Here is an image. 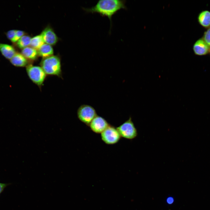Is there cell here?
<instances>
[{
  "label": "cell",
  "instance_id": "obj_7",
  "mask_svg": "<svg viewBox=\"0 0 210 210\" xmlns=\"http://www.w3.org/2000/svg\"><path fill=\"white\" fill-rule=\"evenodd\" d=\"M109 125L104 118L97 115L93 119L89 126L94 132L101 134Z\"/></svg>",
  "mask_w": 210,
  "mask_h": 210
},
{
  "label": "cell",
  "instance_id": "obj_13",
  "mask_svg": "<svg viewBox=\"0 0 210 210\" xmlns=\"http://www.w3.org/2000/svg\"><path fill=\"white\" fill-rule=\"evenodd\" d=\"M38 55L43 58H46L53 55L54 51L52 46L44 43L37 50Z\"/></svg>",
  "mask_w": 210,
  "mask_h": 210
},
{
  "label": "cell",
  "instance_id": "obj_1",
  "mask_svg": "<svg viewBox=\"0 0 210 210\" xmlns=\"http://www.w3.org/2000/svg\"><path fill=\"white\" fill-rule=\"evenodd\" d=\"M126 1L121 0H101L90 8H83L87 13H98L102 17H106L110 21V32L112 25V17L120 10H127Z\"/></svg>",
  "mask_w": 210,
  "mask_h": 210
},
{
  "label": "cell",
  "instance_id": "obj_8",
  "mask_svg": "<svg viewBox=\"0 0 210 210\" xmlns=\"http://www.w3.org/2000/svg\"><path fill=\"white\" fill-rule=\"evenodd\" d=\"M40 35L44 43L52 46L55 44L57 42V36L53 29L49 27L45 28Z\"/></svg>",
  "mask_w": 210,
  "mask_h": 210
},
{
  "label": "cell",
  "instance_id": "obj_3",
  "mask_svg": "<svg viewBox=\"0 0 210 210\" xmlns=\"http://www.w3.org/2000/svg\"><path fill=\"white\" fill-rule=\"evenodd\" d=\"M26 71L30 80L41 88L47 76L42 68L29 64L26 67Z\"/></svg>",
  "mask_w": 210,
  "mask_h": 210
},
{
  "label": "cell",
  "instance_id": "obj_19",
  "mask_svg": "<svg viewBox=\"0 0 210 210\" xmlns=\"http://www.w3.org/2000/svg\"><path fill=\"white\" fill-rule=\"evenodd\" d=\"M16 30L12 29L8 31L6 33L8 38L12 42L15 36Z\"/></svg>",
  "mask_w": 210,
  "mask_h": 210
},
{
  "label": "cell",
  "instance_id": "obj_21",
  "mask_svg": "<svg viewBox=\"0 0 210 210\" xmlns=\"http://www.w3.org/2000/svg\"><path fill=\"white\" fill-rule=\"evenodd\" d=\"M168 202L169 203H171L173 202V199L172 198H169L168 199Z\"/></svg>",
  "mask_w": 210,
  "mask_h": 210
},
{
  "label": "cell",
  "instance_id": "obj_6",
  "mask_svg": "<svg viewBox=\"0 0 210 210\" xmlns=\"http://www.w3.org/2000/svg\"><path fill=\"white\" fill-rule=\"evenodd\" d=\"M101 134L102 141L108 145L116 144L121 137L117 128L110 125Z\"/></svg>",
  "mask_w": 210,
  "mask_h": 210
},
{
  "label": "cell",
  "instance_id": "obj_5",
  "mask_svg": "<svg viewBox=\"0 0 210 210\" xmlns=\"http://www.w3.org/2000/svg\"><path fill=\"white\" fill-rule=\"evenodd\" d=\"M116 128L121 137L132 139L136 138L137 135V129L131 117Z\"/></svg>",
  "mask_w": 210,
  "mask_h": 210
},
{
  "label": "cell",
  "instance_id": "obj_11",
  "mask_svg": "<svg viewBox=\"0 0 210 210\" xmlns=\"http://www.w3.org/2000/svg\"><path fill=\"white\" fill-rule=\"evenodd\" d=\"M10 61L13 65L17 67H26L29 64L27 59L21 53L18 52L10 60Z\"/></svg>",
  "mask_w": 210,
  "mask_h": 210
},
{
  "label": "cell",
  "instance_id": "obj_2",
  "mask_svg": "<svg viewBox=\"0 0 210 210\" xmlns=\"http://www.w3.org/2000/svg\"><path fill=\"white\" fill-rule=\"evenodd\" d=\"M40 65L47 75L56 76L62 78L61 60L56 55L43 58Z\"/></svg>",
  "mask_w": 210,
  "mask_h": 210
},
{
  "label": "cell",
  "instance_id": "obj_16",
  "mask_svg": "<svg viewBox=\"0 0 210 210\" xmlns=\"http://www.w3.org/2000/svg\"><path fill=\"white\" fill-rule=\"evenodd\" d=\"M44 43L40 34L31 38L30 46L37 50Z\"/></svg>",
  "mask_w": 210,
  "mask_h": 210
},
{
  "label": "cell",
  "instance_id": "obj_12",
  "mask_svg": "<svg viewBox=\"0 0 210 210\" xmlns=\"http://www.w3.org/2000/svg\"><path fill=\"white\" fill-rule=\"evenodd\" d=\"M0 51L5 58L10 60L16 53L12 46L3 43H0Z\"/></svg>",
  "mask_w": 210,
  "mask_h": 210
},
{
  "label": "cell",
  "instance_id": "obj_17",
  "mask_svg": "<svg viewBox=\"0 0 210 210\" xmlns=\"http://www.w3.org/2000/svg\"><path fill=\"white\" fill-rule=\"evenodd\" d=\"M202 38L210 48V27L204 32Z\"/></svg>",
  "mask_w": 210,
  "mask_h": 210
},
{
  "label": "cell",
  "instance_id": "obj_18",
  "mask_svg": "<svg viewBox=\"0 0 210 210\" xmlns=\"http://www.w3.org/2000/svg\"><path fill=\"white\" fill-rule=\"evenodd\" d=\"M24 34L25 32L23 31L16 30L15 36L12 42L16 43L21 37L24 35Z\"/></svg>",
  "mask_w": 210,
  "mask_h": 210
},
{
  "label": "cell",
  "instance_id": "obj_9",
  "mask_svg": "<svg viewBox=\"0 0 210 210\" xmlns=\"http://www.w3.org/2000/svg\"><path fill=\"white\" fill-rule=\"evenodd\" d=\"M192 49L195 54L198 56L206 55L210 52L209 47L202 38L194 43Z\"/></svg>",
  "mask_w": 210,
  "mask_h": 210
},
{
  "label": "cell",
  "instance_id": "obj_14",
  "mask_svg": "<svg viewBox=\"0 0 210 210\" xmlns=\"http://www.w3.org/2000/svg\"><path fill=\"white\" fill-rule=\"evenodd\" d=\"M21 53L27 60H36L38 56L37 50L30 46L22 49Z\"/></svg>",
  "mask_w": 210,
  "mask_h": 210
},
{
  "label": "cell",
  "instance_id": "obj_20",
  "mask_svg": "<svg viewBox=\"0 0 210 210\" xmlns=\"http://www.w3.org/2000/svg\"><path fill=\"white\" fill-rule=\"evenodd\" d=\"M9 184V183H0V194L3 192L5 188Z\"/></svg>",
  "mask_w": 210,
  "mask_h": 210
},
{
  "label": "cell",
  "instance_id": "obj_22",
  "mask_svg": "<svg viewBox=\"0 0 210 210\" xmlns=\"http://www.w3.org/2000/svg\"><path fill=\"white\" fill-rule=\"evenodd\" d=\"M209 53H210V52Z\"/></svg>",
  "mask_w": 210,
  "mask_h": 210
},
{
  "label": "cell",
  "instance_id": "obj_15",
  "mask_svg": "<svg viewBox=\"0 0 210 210\" xmlns=\"http://www.w3.org/2000/svg\"><path fill=\"white\" fill-rule=\"evenodd\" d=\"M31 39V38L29 36L24 35L16 42L17 45L19 48L22 49L30 46Z\"/></svg>",
  "mask_w": 210,
  "mask_h": 210
},
{
  "label": "cell",
  "instance_id": "obj_4",
  "mask_svg": "<svg viewBox=\"0 0 210 210\" xmlns=\"http://www.w3.org/2000/svg\"><path fill=\"white\" fill-rule=\"evenodd\" d=\"M79 119L82 122L89 126L93 119L97 116L94 108L91 106L86 104L80 106L77 111Z\"/></svg>",
  "mask_w": 210,
  "mask_h": 210
},
{
  "label": "cell",
  "instance_id": "obj_10",
  "mask_svg": "<svg viewBox=\"0 0 210 210\" xmlns=\"http://www.w3.org/2000/svg\"><path fill=\"white\" fill-rule=\"evenodd\" d=\"M197 19L199 23L204 28L207 29L210 27V11L205 10L201 11Z\"/></svg>",
  "mask_w": 210,
  "mask_h": 210
}]
</instances>
